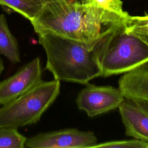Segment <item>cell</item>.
<instances>
[{
    "instance_id": "1",
    "label": "cell",
    "mask_w": 148,
    "mask_h": 148,
    "mask_svg": "<svg viewBox=\"0 0 148 148\" xmlns=\"http://www.w3.org/2000/svg\"><path fill=\"white\" fill-rule=\"evenodd\" d=\"M128 15L90 3L50 0L30 22L36 34L51 32L92 50L103 37L123 24Z\"/></svg>"
},
{
    "instance_id": "2",
    "label": "cell",
    "mask_w": 148,
    "mask_h": 148,
    "mask_svg": "<svg viewBox=\"0 0 148 148\" xmlns=\"http://www.w3.org/2000/svg\"><path fill=\"white\" fill-rule=\"evenodd\" d=\"M36 34L46 54L45 69L54 79L84 84L102 76L95 47L88 49L75 40L49 32Z\"/></svg>"
},
{
    "instance_id": "3",
    "label": "cell",
    "mask_w": 148,
    "mask_h": 148,
    "mask_svg": "<svg viewBox=\"0 0 148 148\" xmlns=\"http://www.w3.org/2000/svg\"><path fill=\"white\" fill-rule=\"evenodd\" d=\"M124 23L103 37L95 47L102 76L123 74L148 61V46L128 34Z\"/></svg>"
},
{
    "instance_id": "4",
    "label": "cell",
    "mask_w": 148,
    "mask_h": 148,
    "mask_svg": "<svg viewBox=\"0 0 148 148\" xmlns=\"http://www.w3.org/2000/svg\"><path fill=\"white\" fill-rule=\"evenodd\" d=\"M60 81L43 80L33 88L0 107V128H18L38 123L60 91Z\"/></svg>"
},
{
    "instance_id": "5",
    "label": "cell",
    "mask_w": 148,
    "mask_h": 148,
    "mask_svg": "<svg viewBox=\"0 0 148 148\" xmlns=\"http://www.w3.org/2000/svg\"><path fill=\"white\" fill-rule=\"evenodd\" d=\"M97 139L92 131L68 128L42 132L27 138L29 148H92Z\"/></svg>"
},
{
    "instance_id": "6",
    "label": "cell",
    "mask_w": 148,
    "mask_h": 148,
    "mask_svg": "<svg viewBox=\"0 0 148 148\" xmlns=\"http://www.w3.org/2000/svg\"><path fill=\"white\" fill-rule=\"evenodd\" d=\"M124 98L119 88L88 84L79 92L76 103L79 109L92 117L119 108Z\"/></svg>"
},
{
    "instance_id": "7",
    "label": "cell",
    "mask_w": 148,
    "mask_h": 148,
    "mask_svg": "<svg viewBox=\"0 0 148 148\" xmlns=\"http://www.w3.org/2000/svg\"><path fill=\"white\" fill-rule=\"evenodd\" d=\"M42 76L40 60L36 57L0 82V105L11 102L33 88L42 80Z\"/></svg>"
},
{
    "instance_id": "8",
    "label": "cell",
    "mask_w": 148,
    "mask_h": 148,
    "mask_svg": "<svg viewBox=\"0 0 148 148\" xmlns=\"http://www.w3.org/2000/svg\"><path fill=\"white\" fill-rule=\"evenodd\" d=\"M118 108L125 134L148 142V102L124 98Z\"/></svg>"
},
{
    "instance_id": "9",
    "label": "cell",
    "mask_w": 148,
    "mask_h": 148,
    "mask_svg": "<svg viewBox=\"0 0 148 148\" xmlns=\"http://www.w3.org/2000/svg\"><path fill=\"white\" fill-rule=\"evenodd\" d=\"M118 83L119 89L125 98L148 102V61L123 73Z\"/></svg>"
},
{
    "instance_id": "10",
    "label": "cell",
    "mask_w": 148,
    "mask_h": 148,
    "mask_svg": "<svg viewBox=\"0 0 148 148\" xmlns=\"http://www.w3.org/2000/svg\"><path fill=\"white\" fill-rule=\"evenodd\" d=\"M0 54L12 63L20 62L18 42L12 34L3 14H0Z\"/></svg>"
},
{
    "instance_id": "11",
    "label": "cell",
    "mask_w": 148,
    "mask_h": 148,
    "mask_svg": "<svg viewBox=\"0 0 148 148\" xmlns=\"http://www.w3.org/2000/svg\"><path fill=\"white\" fill-rule=\"evenodd\" d=\"M48 1L49 0H0V5L6 11L17 13L31 21Z\"/></svg>"
},
{
    "instance_id": "12",
    "label": "cell",
    "mask_w": 148,
    "mask_h": 148,
    "mask_svg": "<svg viewBox=\"0 0 148 148\" xmlns=\"http://www.w3.org/2000/svg\"><path fill=\"white\" fill-rule=\"evenodd\" d=\"M125 31L148 46V14L142 16H132L128 15L124 23Z\"/></svg>"
},
{
    "instance_id": "13",
    "label": "cell",
    "mask_w": 148,
    "mask_h": 148,
    "mask_svg": "<svg viewBox=\"0 0 148 148\" xmlns=\"http://www.w3.org/2000/svg\"><path fill=\"white\" fill-rule=\"evenodd\" d=\"M27 140L17 128H0V148H23L25 147Z\"/></svg>"
},
{
    "instance_id": "14",
    "label": "cell",
    "mask_w": 148,
    "mask_h": 148,
    "mask_svg": "<svg viewBox=\"0 0 148 148\" xmlns=\"http://www.w3.org/2000/svg\"><path fill=\"white\" fill-rule=\"evenodd\" d=\"M118 147V148H148V142L136 139L112 140L101 143H96L92 148Z\"/></svg>"
},
{
    "instance_id": "15",
    "label": "cell",
    "mask_w": 148,
    "mask_h": 148,
    "mask_svg": "<svg viewBox=\"0 0 148 148\" xmlns=\"http://www.w3.org/2000/svg\"><path fill=\"white\" fill-rule=\"evenodd\" d=\"M85 3L94 5L123 16L129 14L123 10L121 0H85Z\"/></svg>"
},
{
    "instance_id": "16",
    "label": "cell",
    "mask_w": 148,
    "mask_h": 148,
    "mask_svg": "<svg viewBox=\"0 0 148 148\" xmlns=\"http://www.w3.org/2000/svg\"><path fill=\"white\" fill-rule=\"evenodd\" d=\"M4 68H5V66H4V64H3V61L2 60V59L0 57V75H1L2 72L3 71Z\"/></svg>"
},
{
    "instance_id": "17",
    "label": "cell",
    "mask_w": 148,
    "mask_h": 148,
    "mask_svg": "<svg viewBox=\"0 0 148 148\" xmlns=\"http://www.w3.org/2000/svg\"><path fill=\"white\" fill-rule=\"evenodd\" d=\"M49 1H50V0H49ZM69 1H75V2H80V3H85V0H69Z\"/></svg>"
}]
</instances>
